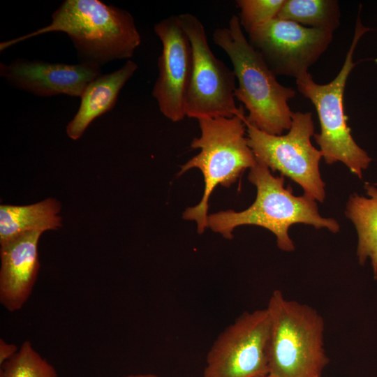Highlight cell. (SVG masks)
I'll list each match as a JSON object with an SVG mask.
<instances>
[{
    "label": "cell",
    "instance_id": "obj_11",
    "mask_svg": "<svg viewBox=\"0 0 377 377\" xmlns=\"http://www.w3.org/2000/svg\"><path fill=\"white\" fill-rule=\"evenodd\" d=\"M162 43L158 57V75L152 95L159 110L169 120L178 122L186 117V101L193 71L190 40L179 16L171 15L154 26Z\"/></svg>",
    "mask_w": 377,
    "mask_h": 377
},
{
    "label": "cell",
    "instance_id": "obj_1",
    "mask_svg": "<svg viewBox=\"0 0 377 377\" xmlns=\"http://www.w3.org/2000/svg\"><path fill=\"white\" fill-rule=\"evenodd\" d=\"M60 31L71 40L80 62L104 65L131 59L141 43L132 15L99 0H65L52 15L50 24L0 43L1 52L28 38Z\"/></svg>",
    "mask_w": 377,
    "mask_h": 377
},
{
    "label": "cell",
    "instance_id": "obj_12",
    "mask_svg": "<svg viewBox=\"0 0 377 377\" xmlns=\"http://www.w3.org/2000/svg\"><path fill=\"white\" fill-rule=\"evenodd\" d=\"M101 75V66L90 63L16 59L0 64V75L10 86L43 97L59 94L80 97L88 84Z\"/></svg>",
    "mask_w": 377,
    "mask_h": 377
},
{
    "label": "cell",
    "instance_id": "obj_13",
    "mask_svg": "<svg viewBox=\"0 0 377 377\" xmlns=\"http://www.w3.org/2000/svg\"><path fill=\"white\" fill-rule=\"evenodd\" d=\"M40 231H30L1 245L0 302L8 311L22 309L37 280Z\"/></svg>",
    "mask_w": 377,
    "mask_h": 377
},
{
    "label": "cell",
    "instance_id": "obj_19",
    "mask_svg": "<svg viewBox=\"0 0 377 377\" xmlns=\"http://www.w3.org/2000/svg\"><path fill=\"white\" fill-rule=\"evenodd\" d=\"M285 0H237L241 27L247 34L277 17Z\"/></svg>",
    "mask_w": 377,
    "mask_h": 377
},
{
    "label": "cell",
    "instance_id": "obj_5",
    "mask_svg": "<svg viewBox=\"0 0 377 377\" xmlns=\"http://www.w3.org/2000/svg\"><path fill=\"white\" fill-rule=\"evenodd\" d=\"M267 309L271 318L269 374L320 377L328 362L323 318L312 307L286 299L276 290Z\"/></svg>",
    "mask_w": 377,
    "mask_h": 377
},
{
    "label": "cell",
    "instance_id": "obj_4",
    "mask_svg": "<svg viewBox=\"0 0 377 377\" xmlns=\"http://www.w3.org/2000/svg\"><path fill=\"white\" fill-rule=\"evenodd\" d=\"M244 112L232 117L198 119L201 135L191 142L200 151L181 166L180 175L192 168L201 170L205 182L200 202L183 213L186 220L195 221L197 231L202 234L207 226L208 202L214 189L221 185L230 187L247 168L253 167L256 157L245 137Z\"/></svg>",
    "mask_w": 377,
    "mask_h": 377
},
{
    "label": "cell",
    "instance_id": "obj_20",
    "mask_svg": "<svg viewBox=\"0 0 377 377\" xmlns=\"http://www.w3.org/2000/svg\"><path fill=\"white\" fill-rule=\"evenodd\" d=\"M15 344L8 343L4 340H0V364L11 358L17 351Z\"/></svg>",
    "mask_w": 377,
    "mask_h": 377
},
{
    "label": "cell",
    "instance_id": "obj_16",
    "mask_svg": "<svg viewBox=\"0 0 377 377\" xmlns=\"http://www.w3.org/2000/svg\"><path fill=\"white\" fill-rule=\"evenodd\" d=\"M364 188L370 198L351 195L345 213L357 230L359 263L364 265L369 258L374 277L377 279V188L369 184Z\"/></svg>",
    "mask_w": 377,
    "mask_h": 377
},
{
    "label": "cell",
    "instance_id": "obj_18",
    "mask_svg": "<svg viewBox=\"0 0 377 377\" xmlns=\"http://www.w3.org/2000/svg\"><path fill=\"white\" fill-rule=\"evenodd\" d=\"M0 377H57L54 367L33 348L29 341L1 365Z\"/></svg>",
    "mask_w": 377,
    "mask_h": 377
},
{
    "label": "cell",
    "instance_id": "obj_9",
    "mask_svg": "<svg viewBox=\"0 0 377 377\" xmlns=\"http://www.w3.org/2000/svg\"><path fill=\"white\" fill-rule=\"evenodd\" d=\"M271 318L267 308L245 312L212 346L203 377H262L269 374Z\"/></svg>",
    "mask_w": 377,
    "mask_h": 377
},
{
    "label": "cell",
    "instance_id": "obj_21",
    "mask_svg": "<svg viewBox=\"0 0 377 377\" xmlns=\"http://www.w3.org/2000/svg\"><path fill=\"white\" fill-rule=\"evenodd\" d=\"M125 377H161L154 374H131Z\"/></svg>",
    "mask_w": 377,
    "mask_h": 377
},
{
    "label": "cell",
    "instance_id": "obj_7",
    "mask_svg": "<svg viewBox=\"0 0 377 377\" xmlns=\"http://www.w3.org/2000/svg\"><path fill=\"white\" fill-rule=\"evenodd\" d=\"M247 142L256 159L272 171H279L297 183L304 195L323 202L325 184L321 179L319 163L322 156L311 137L314 124L311 112H293L292 124L286 135H272L246 121Z\"/></svg>",
    "mask_w": 377,
    "mask_h": 377
},
{
    "label": "cell",
    "instance_id": "obj_8",
    "mask_svg": "<svg viewBox=\"0 0 377 377\" xmlns=\"http://www.w3.org/2000/svg\"><path fill=\"white\" fill-rule=\"evenodd\" d=\"M193 51V71L186 114L189 118L232 117L244 112L235 101L233 70L217 59L207 43L205 27L194 15H178Z\"/></svg>",
    "mask_w": 377,
    "mask_h": 377
},
{
    "label": "cell",
    "instance_id": "obj_17",
    "mask_svg": "<svg viewBox=\"0 0 377 377\" xmlns=\"http://www.w3.org/2000/svg\"><path fill=\"white\" fill-rule=\"evenodd\" d=\"M276 17L334 34L341 10L337 0H285Z\"/></svg>",
    "mask_w": 377,
    "mask_h": 377
},
{
    "label": "cell",
    "instance_id": "obj_22",
    "mask_svg": "<svg viewBox=\"0 0 377 377\" xmlns=\"http://www.w3.org/2000/svg\"><path fill=\"white\" fill-rule=\"evenodd\" d=\"M262 377H275V376H272V375H270V374H268V375H267V376H262Z\"/></svg>",
    "mask_w": 377,
    "mask_h": 377
},
{
    "label": "cell",
    "instance_id": "obj_6",
    "mask_svg": "<svg viewBox=\"0 0 377 377\" xmlns=\"http://www.w3.org/2000/svg\"><path fill=\"white\" fill-rule=\"evenodd\" d=\"M360 10L361 5L350 46L337 76L329 83L320 84L308 72L296 79V84L298 91L309 99L316 110L320 133L313 135L325 163L331 165L341 162L361 179L362 171L372 159L353 138L343 108L347 79L357 64L353 60L354 51L361 37L370 30L361 22Z\"/></svg>",
    "mask_w": 377,
    "mask_h": 377
},
{
    "label": "cell",
    "instance_id": "obj_15",
    "mask_svg": "<svg viewBox=\"0 0 377 377\" xmlns=\"http://www.w3.org/2000/svg\"><path fill=\"white\" fill-rule=\"evenodd\" d=\"M61 203L55 198L28 205H0V244L3 245L30 231L57 230L61 227Z\"/></svg>",
    "mask_w": 377,
    "mask_h": 377
},
{
    "label": "cell",
    "instance_id": "obj_2",
    "mask_svg": "<svg viewBox=\"0 0 377 377\" xmlns=\"http://www.w3.org/2000/svg\"><path fill=\"white\" fill-rule=\"evenodd\" d=\"M212 38L232 63L238 82L235 96L249 112L246 121L272 135L289 130L293 112L288 101L296 92L277 81L245 37L238 16L232 15L227 27L216 29Z\"/></svg>",
    "mask_w": 377,
    "mask_h": 377
},
{
    "label": "cell",
    "instance_id": "obj_10",
    "mask_svg": "<svg viewBox=\"0 0 377 377\" xmlns=\"http://www.w3.org/2000/svg\"><path fill=\"white\" fill-rule=\"evenodd\" d=\"M250 45L276 75L295 79L327 50L333 34L275 17L248 33Z\"/></svg>",
    "mask_w": 377,
    "mask_h": 377
},
{
    "label": "cell",
    "instance_id": "obj_14",
    "mask_svg": "<svg viewBox=\"0 0 377 377\" xmlns=\"http://www.w3.org/2000/svg\"><path fill=\"white\" fill-rule=\"evenodd\" d=\"M137 69L138 64L128 59L120 68L101 74L88 84L80 96L77 112L66 126L71 139L81 138L95 119L114 108L121 89Z\"/></svg>",
    "mask_w": 377,
    "mask_h": 377
},
{
    "label": "cell",
    "instance_id": "obj_3",
    "mask_svg": "<svg viewBox=\"0 0 377 377\" xmlns=\"http://www.w3.org/2000/svg\"><path fill=\"white\" fill-rule=\"evenodd\" d=\"M248 179L257 189L255 201L242 212L226 210L209 215L207 226L214 232L230 239L235 228L255 225L274 234L281 250L293 251L295 246L288 229L294 223L327 228L334 233L339 230L336 220L321 216L316 200L305 195H294L290 186H284V177L274 176L263 163L256 160L250 168Z\"/></svg>",
    "mask_w": 377,
    "mask_h": 377
}]
</instances>
